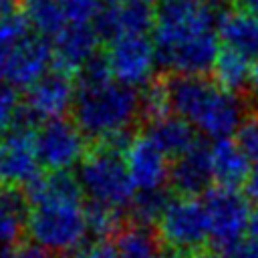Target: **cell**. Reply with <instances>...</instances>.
I'll list each match as a JSON object with an SVG mask.
<instances>
[{"mask_svg":"<svg viewBox=\"0 0 258 258\" xmlns=\"http://www.w3.org/2000/svg\"><path fill=\"white\" fill-rule=\"evenodd\" d=\"M224 0H161L155 6L157 60L173 75L204 77L220 52L218 22Z\"/></svg>","mask_w":258,"mask_h":258,"instance_id":"1","label":"cell"},{"mask_svg":"<svg viewBox=\"0 0 258 258\" xmlns=\"http://www.w3.org/2000/svg\"><path fill=\"white\" fill-rule=\"evenodd\" d=\"M73 121L85 137L105 141L129 131L141 113V95L113 79L105 56L91 58L79 71Z\"/></svg>","mask_w":258,"mask_h":258,"instance_id":"2","label":"cell"},{"mask_svg":"<svg viewBox=\"0 0 258 258\" xmlns=\"http://www.w3.org/2000/svg\"><path fill=\"white\" fill-rule=\"evenodd\" d=\"M165 93L169 113L185 119L202 135L220 141L232 139L244 123V105L236 97L222 89L216 81L206 77L171 75L165 81Z\"/></svg>","mask_w":258,"mask_h":258,"instance_id":"3","label":"cell"},{"mask_svg":"<svg viewBox=\"0 0 258 258\" xmlns=\"http://www.w3.org/2000/svg\"><path fill=\"white\" fill-rule=\"evenodd\" d=\"M26 230L34 244L56 252H79L89 236L83 200H46L28 206Z\"/></svg>","mask_w":258,"mask_h":258,"instance_id":"4","label":"cell"},{"mask_svg":"<svg viewBox=\"0 0 258 258\" xmlns=\"http://www.w3.org/2000/svg\"><path fill=\"white\" fill-rule=\"evenodd\" d=\"M77 179L89 202L109 206L119 212L131 208L137 196L123 153L105 145H97L85 153L79 163Z\"/></svg>","mask_w":258,"mask_h":258,"instance_id":"5","label":"cell"},{"mask_svg":"<svg viewBox=\"0 0 258 258\" xmlns=\"http://www.w3.org/2000/svg\"><path fill=\"white\" fill-rule=\"evenodd\" d=\"M202 200L208 214L210 242L214 244V250H224L244 240L250 228L252 202L242 191L214 185Z\"/></svg>","mask_w":258,"mask_h":258,"instance_id":"6","label":"cell"},{"mask_svg":"<svg viewBox=\"0 0 258 258\" xmlns=\"http://www.w3.org/2000/svg\"><path fill=\"white\" fill-rule=\"evenodd\" d=\"M157 236L175 252H196L210 242L208 214L202 198H171L157 220Z\"/></svg>","mask_w":258,"mask_h":258,"instance_id":"7","label":"cell"},{"mask_svg":"<svg viewBox=\"0 0 258 258\" xmlns=\"http://www.w3.org/2000/svg\"><path fill=\"white\" fill-rule=\"evenodd\" d=\"M36 157L48 171H69L85 157V135L67 117L46 119L32 133Z\"/></svg>","mask_w":258,"mask_h":258,"instance_id":"8","label":"cell"},{"mask_svg":"<svg viewBox=\"0 0 258 258\" xmlns=\"http://www.w3.org/2000/svg\"><path fill=\"white\" fill-rule=\"evenodd\" d=\"M115 81L127 87L147 85L157 67V48L147 34H125L109 40L105 54Z\"/></svg>","mask_w":258,"mask_h":258,"instance_id":"9","label":"cell"},{"mask_svg":"<svg viewBox=\"0 0 258 258\" xmlns=\"http://www.w3.org/2000/svg\"><path fill=\"white\" fill-rule=\"evenodd\" d=\"M123 157L137 191H159L169 181V157L155 145V141L147 133L133 135Z\"/></svg>","mask_w":258,"mask_h":258,"instance_id":"10","label":"cell"},{"mask_svg":"<svg viewBox=\"0 0 258 258\" xmlns=\"http://www.w3.org/2000/svg\"><path fill=\"white\" fill-rule=\"evenodd\" d=\"M32 135L8 131L0 139V185L2 189H24L40 173Z\"/></svg>","mask_w":258,"mask_h":258,"instance_id":"11","label":"cell"},{"mask_svg":"<svg viewBox=\"0 0 258 258\" xmlns=\"http://www.w3.org/2000/svg\"><path fill=\"white\" fill-rule=\"evenodd\" d=\"M155 8L151 0H105L95 18L101 38H117L125 34H145L153 28Z\"/></svg>","mask_w":258,"mask_h":258,"instance_id":"12","label":"cell"},{"mask_svg":"<svg viewBox=\"0 0 258 258\" xmlns=\"http://www.w3.org/2000/svg\"><path fill=\"white\" fill-rule=\"evenodd\" d=\"M75 95H77V85L73 83L71 73L52 67L32 87L26 89L22 103L30 107L42 121H46V119L64 117V113L73 109Z\"/></svg>","mask_w":258,"mask_h":258,"instance_id":"13","label":"cell"},{"mask_svg":"<svg viewBox=\"0 0 258 258\" xmlns=\"http://www.w3.org/2000/svg\"><path fill=\"white\" fill-rule=\"evenodd\" d=\"M52 67H54V54L50 40L40 34H30L12 50L4 81L10 83L14 89L26 91Z\"/></svg>","mask_w":258,"mask_h":258,"instance_id":"14","label":"cell"},{"mask_svg":"<svg viewBox=\"0 0 258 258\" xmlns=\"http://www.w3.org/2000/svg\"><path fill=\"white\" fill-rule=\"evenodd\" d=\"M99 32L95 24H69L54 38H50L54 67L62 71H81L91 58L97 56Z\"/></svg>","mask_w":258,"mask_h":258,"instance_id":"15","label":"cell"},{"mask_svg":"<svg viewBox=\"0 0 258 258\" xmlns=\"http://www.w3.org/2000/svg\"><path fill=\"white\" fill-rule=\"evenodd\" d=\"M169 181L179 196H204L214 181L210 147L198 141L187 153L173 159Z\"/></svg>","mask_w":258,"mask_h":258,"instance_id":"16","label":"cell"},{"mask_svg":"<svg viewBox=\"0 0 258 258\" xmlns=\"http://www.w3.org/2000/svg\"><path fill=\"white\" fill-rule=\"evenodd\" d=\"M220 46L250 60L258 56V16L248 10H226L218 22Z\"/></svg>","mask_w":258,"mask_h":258,"instance_id":"17","label":"cell"},{"mask_svg":"<svg viewBox=\"0 0 258 258\" xmlns=\"http://www.w3.org/2000/svg\"><path fill=\"white\" fill-rule=\"evenodd\" d=\"M210 157H212V171L216 185L232 187V189L244 185L252 169V161L236 139L214 141V145L210 147Z\"/></svg>","mask_w":258,"mask_h":258,"instance_id":"18","label":"cell"},{"mask_svg":"<svg viewBox=\"0 0 258 258\" xmlns=\"http://www.w3.org/2000/svg\"><path fill=\"white\" fill-rule=\"evenodd\" d=\"M145 133L155 141V145L169 159H177L179 155L187 153L198 143V135H196L198 131L185 119H181L173 113L151 119Z\"/></svg>","mask_w":258,"mask_h":258,"instance_id":"19","label":"cell"},{"mask_svg":"<svg viewBox=\"0 0 258 258\" xmlns=\"http://www.w3.org/2000/svg\"><path fill=\"white\" fill-rule=\"evenodd\" d=\"M28 202L20 189H2L0 194V252L18 246L26 230Z\"/></svg>","mask_w":258,"mask_h":258,"instance_id":"20","label":"cell"},{"mask_svg":"<svg viewBox=\"0 0 258 258\" xmlns=\"http://www.w3.org/2000/svg\"><path fill=\"white\" fill-rule=\"evenodd\" d=\"M115 252L117 258H159V236L143 224L121 226L115 234Z\"/></svg>","mask_w":258,"mask_h":258,"instance_id":"21","label":"cell"},{"mask_svg":"<svg viewBox=\"0 0 258 258\" xmlns=\"http://www.w3.org/2000/svg\"><path fill=\"white\" fill-rule=\"evenodd\" d=\"M24 16L36 34L44 38H54L62 28L71 24L64 0H26Z\"/></svg>","mask_w":258,"mask_h":258,"instance_id":"22","label":"cell"},{"mask_svg":"<svg viewBox=\"0 0 258 258\" xmlns=\"http://www.w3.org/2000/svg\"><path fill=\"white\" fill-rule=\"evenodd\" d=\"M250 67H252L250 58L220 46L218 58H216L214 69H212L214 71V81L222 89H226L230 93H236V91L244 89L250 83Z\"/></svg>","mask_w":258,"mask_h":258,"instance_id":"23","label":"cell"},{"mask_svg":"<svg viewBox=\"0 0 258 258\" xmlns=\"http://www.w3.org/2000/svg\"><path fill=\"white\" fill-rule=\"evenodd\" d=\"M30 28L32 26H30L28 18L24 16V12L12 16V18L0 20V81H4L6 67H8V60H10L12 50L22 40H26L32 34Z\"/></svg>","mask_w":258,"mask_h":258,"instance_id":"24","label":"cell"},{"mask_svg":"<svg viewBox=\"0 0 258 258\" xmlns=\"http://www.w3.org/2000/svg\"><path fill=\"white\" fill-rule=\"evenodd\" d=\"M85 214H87V224H89V234H93L97 240H105L107 236H113L121 230V218L123 212L101 206L95 202L85 204Z\"/></svg>","mask_w":258,"mask_h":258,"instance_id":"25","label":"cell"},{"mask_svg":"<svg viewBox=\"0 0 258 258\" xmlns=\"http://www.w3.org/2000/svg\"><path fill=\"white\" fill-rule=\"evenodd\" d=\"M169 196L165 189L159 191H137L133 204H131V214L135 218L137 224L149 226V224H157V220L161 218L163 210L169 204Z\"/></svg>","mask_w":258,"mask_h":258,"instance_id":"26","label":"cell"},{"mask_svg":"<svg viewBox=\"0 0 258 258\" xmlns=\"http://www.w3.org/2000/svg\"><path fill=\"white\" fill-rule=\"evenodd\" d=\"M18 95H16V89L6 83V81H0V139L10 131V125H12V117L18 109Z\"/></svg>","mask_w":258,"mask_h":258,"instance_id":"27","label":"cell"},{"mask_svg":"<svg viewBox=\"0 0 258 258\" xmlns=\"http://www.w3.org/2000/svg\"><path fill=\"white\" fill-rule=\"evenodd\" d=\"M212 258H258V242L252 238H244L234 246L214 250Z\"/></svg>","mask_w":258,"mask_h":258,"instance_id":"28","label":"cell"},{"mask_svg":"<svg viewBox=\"0 0 258 258\" xmlns=\"http://www.w3.org/2000/svg\"><path fill=\"white\" fill-rule=\"evenodd\" d=\"M0 258H62L56 252H50L38 244H18L12 250L0 252Z\"/></svg>","mask_w":258,"mask_h":258,"instance_id":"29","label":"cell"},{"mask_svg":"<svg viewBox=\"0 0 258 258\" xmlns=\"http://www.w3.org/2000/svg\"><path fill=\"white\" fill-rule=\"evenodd\" d=\"M75 258H117L115 246L109 240H95L87 246H83Z\"/></svg>","mask_w":258,"mask_h":258,"instance_id":"30","label":"cell"},{"mask_svg":"<svg viewBox=\"0 0 258 258\" xmlns=\"http://www.w3.org/2000/svg\"><path fill=\"white\" fill-rule=\"evenodd\" d=\"M242 189H244V196L250 202L258 204V163H252V169H250V173H248Z\"/></svg>","mask_w":258,"mask_h":258,"instance_id":"31","label":"cell"},{"mask_svg":"<svg viewBox=\"0 0 258 258\" xmlns=\"http://www.w3.org/2000/svg\"><path fill=\"white\" fill-rule=\"evenodd\" d=\"M22 12H24V6L20 0H0V20L12 18Z\"/></svg>","mask_w":258,"mask_h":258,"instance_id":"32","label":"cell"},{"mask_svg":"<svg viewBox=\"0 0 258 258\" xmlns=\"http://www.w3.org/2000/svg\"><path fill=\"white\" fill-rule=\"evenodd\" d=\"M248 238L258 242V206L252 210V218H250V228H248Z\"/></svg>","mask_w":258,"mask_h":258,"instance_id":"33","label":"cell"},{"mask_svg":"<svg viewBox=\"0 0 258 258\" xmlns=\"http://www.w3.org/2000/svg\"><path fill=\"white\" fill-rule=\"evenodd\" d=\"M250 87H252V91L258 95V56L252 60V67H250V83H248Z\"/></svg>","mask_w":258,"mask_h":258,"instance_id":"34","label":"cell"},{"mask_svg":"<svg viewBox=\"0 0 258 258\" xmlns=\"http://www.w3.org/2000/svg\"><path fill=\"white\" fill-rule=\"evenodd\" d=\"M242 4L246 6L248 12H252L254 16H258V0H242Z\"/></svg>","mask_w":258,"mask_h":258,"instance_id":"35","label":"cell"},{"mask_svg":"<svg viewBox=\"0 0 258 258\" xmlns=\"http://www.w3.org/2000/svg\"><path fill=\"white\" fill-rule=\"evenodd\" d=\"M159 258H179V256H175V254H161Z\"/></svg>","mask_w":258,"mask_h":258,"instance_id":"36","label":"cell"},{"mask_svg":"<svg viewBox=\"0 0 258 258\" xmlns=\"http://www.w3.org/2000/svg\"><path fill=\"white\" fill-rule=\"evenodd\" d=\"M194 258H208V256H194Z\"/></svg>","mask_w":258,"mask_h":258,"instance_id":"37","label":"cell"}]
</instances>
